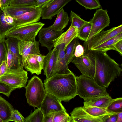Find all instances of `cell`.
<instances>
[{"mask_svg":"<svg viewBox=\"0 0 122 122\" xmlns=\"http://www.w3.org/2000/svg\"><path fill=\"white\" fill-rule=\"evenodd\" d=\"M78 29L76 27L71 25L69 29L53 41L54 47L62 43L65 44V49L67 45L75 38L77 37Z\"/></svg>","mask_w":122,"mask_h":122,"instance_id":"obj_17","label":"cell"},{"mask_svg":"<svg viewBox=\"0 0 122 122\" xmlns=\"http://www.w3.org/2000/svg\"><path fill=\"white\" fill-rule=\"evenodd\" d=\"M43 122H72V119L66 111L51 113L44 116Z\"/></svg>","mask_w":122,"mask_h":122,"instance_id":"obj_21","label":"cell"},{"mask_svg":"<svg viewBox=\"0 0 122 122\" xmlns=\"http://www.w3.org/2000/svg\"><path fill=\"white\" fill-rule=\"evenodd\" d=\"M63 31L55 30L50 26L42 28L38 33L39 42L41 46L46 47L49 51L54 47L53 41L59 36Z\"/></svg>","mask_w":122,"mask_h":122,"instance_id":"obj_11","label":"cell"},{"mask_svg":"<svg viewBox=\"0 0 122 122\" xmlns=\"http://www.w3.org/2000/svg\"><path fill=\"white\" fill-rule=\"evenodd\" d=\"M25 118L16 109H14L11 113L7 122L13 121L16 122H25Z\"/></svg>","mask_w":122,"mask_h":122,"instance_id":"obj_37","label":"cell"},{"mask_svg":"<svg viewBox=\"0 0 122 122\" xmlns=\"http://www.w3.org/2000/svg\"><path fill=\"white\" fill-rule=\"evenodd\" d=\"M24 67L32 74L37 75L41 74L42 68L41 66L34 54H29L25 56L23 60Z\"/></svg>","mask_w":122,"mask_h":122,"instance_id":"obj_19","label":"cell"},{"mask_svg":"<svg viewBox=\"0 0 122 122\" xmlns=\"http://www.w3.org/2000/svg\"><path fill=\"white\" fill-rule=\"evenodd\" d=\"M68 66L66 63L65 58L54 61L51 77L56 74H65L71 73L72 71L69 69Z\"/></svg>","mask_w":122,"mask_h":122,"instance_id":"obj_26","label":"cell"},{"mask_svg":"<svg viewBox=\"0 0 122 122\" xmlns=\"http://www.w3.org/2000/svg\"><path fill=\"white\" fill-rule=\"evenodd\" d=\"M37 0H11L9 5H36Z\"/></svg>","mask_w":122,"mask_h":122,"instance_id":"obj_36","label":"cell"},{"mask_svg":"<svg viewBox=\"0 0 122 122\" xmlns=\"http://www.w3.org/2000/svg\"><path fill=\"white\" fill-rule=\"evenodd\" d=\"M11 0H0V6L3 9L9 5Z\"/></svg>","mask_w":122,"mask_h":122,"instance_id":"obj_46","label":"cell"},{"mask_svg":"<svg viewBox=\"0 0 122 122\" xmlns=\"http://www.w3.org/2000/svg\"><path fill=\"white\" fill-rule=\"evenodd\" d=\"M121 40H122V33L109 39L91 50L106 52L111 50H114V45Z\"/></svg>","mask_w":122,"mask_h":122,"instance_id":"obj_25","label":"cell"},{"mask_svg":"<svg viewBox=\"0 0 122 122\" xmlns=\"http://www.w3.org/2000/svg\"><path fill=\"white\" fill-rule=\"evenodd\" d=\"M34 55L41 66L42 68L43 66L44 63L45 56L40 54Z\"/></svg>","mask_w":122,"mask_h":122,"instance_id":"obj_45","label":"cell"},{"mask_svg":"<svg viewBox=\"0 0 122 122\" xmlns=\"http://www.w3.org/2000/svg\"><path fill=\"white\" fill-rule=\"evenodd\" d=\"M84 53L81 56H74L71 62L80 71L83 75L89 78H94L95 66L93 60L87 49L85 47Z\"/></svg>","mask_w":122,"mask_h":122,"instance_id":"obj_7","label":"cell"},{"mask_svg":"<svg viewBox=\"0 0 122 122\" xmlns=\"http://www.w3.org/2000/svg\"><path fill=\"white\" fill-rule=\"evenodd\" d=\"M113 99L109 95L84 100L83 106L96 107L107 110Z\"/></svg>","mask_w":122,"mask_h":122,"instance_id":"obj_18","label":"cell"},{"mask_svg":"<svg viewBox=\"0 0 122 122\" xmlns=\"http://www.w3.org/2000/svg\"><path fill=\"white\" fill-rule=\"evenodd\" d=\"M76 95L84 100L97 97L109 95L106 88L98 85L94 78L87 77L82 75L76 76Z\"/></svg>","mask_w":122,"mask_h":122,"instance_id":"obj_3","label":"cell"},{"mask_svg":"<svg viewBox=\"0 0 122 122\" xmlns=\"http://www.w3.org/2000/svg\"><path fill=\"white\" fill-rule=\"evenodd\" d=\"M39 46V41L36 40L34 41H19L18 49L20 55L22 56V63L23 64V59L27 55L40 54Z\"/></svg>","mask_w":122,"mask_h":122,"instance_id":"obj_15","label":"cell"},{"mask_svg":"<svg viewBox=\"0 0 122 122\" xmlns=\"http://www.w3.org/2000/svg\"><path fill=\"white\" fill-rule=\"evenodd\" d=\"M16 89L0 81V93L9 97L11 92Z\"/></svg>","mask_w":122,"mask_h":122,"instance_id":"obj_38","label":"cell"},{"mask_svg":"<svg viewBox=\"0 0 122 122\" xmlns=\"http://www.w3.org/2000/svg\"><path fill=\"white\" fill-rule=\"evenodd\" d=\"M24 67L21 66L19 68L9 69L0 77V81L15 89L25 87L28 77L27 72Z\"/></svg>","mask_w":122,"mask_h":122,"instance_id":"obj_6","label":"cell"},{"mask_svg":"<svg viewBox=\"0 0 122 122\" xmlns=\"http://www.w3.org/2000/svg\"><path fill=\"white\" fill-rule=\"evenodd\" d=\"M15 26L6 22L4 12L0 6V39L5 38V35L6 32Z\"/></svg>","mask_w":122,"mask_h":122,"instance_id":"obj_29","label":"cell"},{"mask_svg":"<svg viewBox=\"0 0 122 122\" xmlns=\"http://www.w3.org/2000/svg\"><path fill=\"white\" fill-rule=\"evenodd\" d=\"M117 113L104 116L102 118L103 122H116L117 118Z\"/></svg>","mask_w":122,"mask_h":122,"instance_id":"obj_41","label":"cell"},{"mask_svg":"<svg viewBox=\"0 0 122 122\" xmlns=\"http://www.w3.org/2000/svg\"><path fill=\"white\" fill-rule=\"evenodd\" d=\"M91 23H88L84 25L78 31L77 37L79 39L86 42L89 35L91 27Z\"/></svg>","mask_w":122,"mask_h":122,"instance_id":"obj_34","label":"cell"},{"mask_svg":"<svg viewBox=\"0 0 122 122\" xmlns=\"http://www.w3.org/2000/svg\"><path fill=\"white\" fill-rule=\"evenodd\" d=\"M79 39L77 37L74 39L66 46L65 50V59L68 65L71 62L74 57V52L76 46L79 43Z\"/></svg>","mask_w":122,"mask_h":122,"instance_id":"obj_27","label":"cell"},{"mask_svg":"<svg viewBox=\"0 0 122 122\" xmlns=\"http://www.w3.org/2000/svg\"><path fill=\"white\" fill-rule=\"evenodd\" d=\"M46 92L61 101L69 102L76 95V76L72 72L65 74H56L44 80Z\"/></svg>","mask_w":122,"mask_h":122,"instance_id":"obj_2","label":"cell"},{"mask_svg":"<svg viewBox=\"0 0 122 122\" xmlns=\"http://www.w3.org/2000/svg\"><path fill=\"white\" fill-rule=\"evenodd\" d=\"M0 122H3L2 120L0 117Z\"/></svg>","mask_w":122,"mask_h":122,"instance_id":"obj_48","label":"cell"},{"mask_svg":"<svg viewBox=\"0 0 122 122\" xmlns=\"http://www.w3.org/2000/svg\"><path fill=\"white\" fill-rule=\"evenodd\" d=\"M56 48L54 47L53 49L49 51L46 56L42 69L44 74L46 76V79L51 77L52 68L54 62L55 53Z\"/></svg>","mask_w":122,"mask_h":122,"instance_id":"obj_23","label":"cell"},{"mask_svg":"<svg viewBox=\"0 0 122 122\" xmlns=\"http://www.w3.org/2000/svg\"><path fill=\"white\" fill-rule=\"evenodd\" d=\"M40 108L44 116L53 112L66 111L61 100L55 96L46 92Z\"/></svg>","mask_w":122,"mask_h":122,"instance_id":"obj_10","label":"cell"},{"mask_svg":"<svg viewBox=\"0 0 122 122\" xmlns=\"http://www.w3.org/2000/svg\"><path fill=\"white\" fill-rule=\"evenodd\" d=\"M44 115L40 108L35 109L33 112H31L27 117L25 122H43Z\"/></svg>","mask_w":122,"mask_h":122,"instance_id":"obj_31","label":"cell"},{"mask_svg":"<svg viewBox=\"0 0 122 122\" xmlns=\"http://www.w3.org/2000/svg\"><path fill=\"white\" fill-rule=\"evenodd\" d=\"M45 24L37 22L24 25L15 26L6 33L5 37H13L20 41H34L40 29Z\"/></svg>","mask_w":122,"mask_h":122,"instance_id":"obj_5","label":"cell"},{"mask_svg":"<svg viewBox=\"0 0 122 122\" xmlns=\"http://www.w3.org/2000/svg\"><path fill=\"white\" fill-rule=\"evenodd\" d=\"M36 7L37 6L35 5H9L2 9L3 10L5 14L14 17L21 15L32 10Z\"/></svg>","mask_w":122,"mask_h":122,"instance_id":"obj_20","label":"cell"},{"mask_svg":"<svg viewBox=\"0 0 122 122\" xmlns=\"http://www.w3.org/2000/svg\"><path fill=\"white\" fill-rule=\"evenodd\" d=\"M7 37L5 41L7 48L10 50L15 57V63L13 68H19L21 66H24L22 56L20 55L18 49L19 40L12 37Z\"/></svg>","mask_w":122,"mask_h":122,"instance_id":"obj_16","label":"cell"},{"mask_svg":"<svg viewBox=\"0 0 122 122\" xmlns=\"http://www.w3.org/2000/svg\"><path fill=\"white\" fill-rule=\"evenodd\" d=\"M86 10L97 9L102 7L99 0H75Z\"/></svg>","mask_w":122,"mask_h":122,"instance_id":"obj_32","label":"cell"},{"mask_svg":"<svg viewBox=\"0 0 122 122\" xmlns=\"http://www.w3.org/2000/svg\"><path fill=\"white\" fill-rule=\"evenodd\" d=\"M5 40V38L0 39V66L4 61H6L8 49Z\"/></svg>","mask_w":122,"mask_h":122,"instance_id":"obj_35","label":"cell"},{"mask_svg":"<svg viewBox=\"0 0 122 122\" xmlns=\"http://www.w3.org/2000/svg\"><path fill=\"white\" fill-rule=\"evenodd\" d=\"M42 9L36 7L20 15L13 17L15 26L38 22L41 17Z\"/></svg>","mask_w":122,"mask_h":122,"instance_id":"obj_12","label":"cell"},{"mask_svg":"<svg viewBox=\"0 0 122 122\" xmlns=\"http://www.w3.org/2000/svg\"><path fill=\"white\" fill-rule=\"evenodd\" d=\"M52 0H37V7H40L42 9L47 5Z\"/></svg>","mask_w":122,"mask_h":122,"instance_id":"obj_42","label":"cell"},{"mask_svg":"<svg viewBox=\"0 0 122 122\" xmlns=\"http://www.w3.org/2000/svg\"><path fill=\"white\" fill-rule=\"evenodd\" d=\"M8 69L6 61H4L0 66V77L6 72Z\"/></svg>","mask_w":122,"mask_h":122,"instance_id":"obj_43","label":"cell"},{"mask_svg":"<svg viewBox=\"0 0 122 122\" xmlns=\"http://www.w3.org/2000/svg\"><path fill=\"white\" fill-rule=\"evenodd\" d=\"M107 110L108 112L115 113L122 111V98L113 99L107 107Z\"/></svg>","mask_w":122,"mask_h":122,"instance_id":"obj_33","label":"cell"},{"mask_svg":"<svg viewBox=\"0 0 122 122\" xmlns=\"http://www.w3.org/2000/svg\"><path fill=\"white\" fill-rule=\"evenodd\" d=\"M84 51V47L79 43L75 47L74 56L76 57H80L83 55Z\"/></svg>","mask_w":122,"mask_h":122,"instance_id":"obj_40","label":"cell"},{"mask_svg":"<svg viewBox=\"0 0 122 122\" xmlns=\"http://www.w3.org/2000/svg\"><path fill=\"white\" fill-rule=\"evenodd\" d=\"M72 0H52L42 9V19L51 20L66 5Z\"/></svg>","mask_w":122,"mask_h":122,"instance_id":"obj_13","label":"cell"},{"mask_svg":"<svg viewBox=\"0 0 122 122\" xmlns=\"http://www.w3.org/2000/svg\"><path fill=\"white\" fill-rule=\"evenodd\" d=\"M83 107L88 113L95 117H103L116 113L108 112L106 109L96 107L83 106Z\"/></svg>","mask_w":122,"mask_h":122,"instance_id":"obj_28","label":"cell"},{"mask_svg":"<svg viewBox=\"0 0 122 122\" xmlns=\"http://www.w3.org/2000/svg\"><path fill=\"white\" fill-rule=\"evenodd\" d=\"M6 63L9 69L13 68L15 63L14 56L10 50L8 49Z\"/></svg>","mask_w":122,"mask_h":122,"instance_id":"obj_39","label":"cell"},{"mask_svg":"<svg viewBox=\"0 0 122 122\" xmlns=\"http://www.w3.org/2000/svg\"><path fill=\"white\" fill-rule=\"evenodd\" d=\"M57 17L51 27L53 30L61 31L67 25L69 19L67 13L62 8L57 14Z\"/></svg>","mask_w":122,"mask_h":122,"instance_id":"obj_22","label":"cell"},{"mask_svg":"<svg viewBox=\"0 0 122 122\" xmlns=\"http://www.w3.org/2000/svg\"><path fill=\"white\" fill-rule=\"evenodd\" d=\"M117 118L116 122H122V111L117 113Z\"/></svg>","mask_w":122,"mask_h":122,"instance_id":"obj_47","label":"cell"},{"mask_svg":"<svg viewBox=\"0 0 122 122\" xmlns=\"http://www.w3.org/2000/svg\"><path fill=\"white\" fill-rule=\"evenodd\" d=\"M87 49L95 63V81L100 86L108 87L111 82L120 75L121 68L106 52Z\"/></svg>","mask_w":122,"mask_h":122,"instance_id":"obj_1","label":"cell"},{"mask_svg":"<svg viewBox=\"0 0 122 122\" xmlns=\"http://www.w3.org/2000/svg\"><path fill=\"white\" fill-rule=\"evenodd\" d=\"M14 109L10 103L0 95V117L3 122H7Z\"/></svg>","mask_w":122,"mask_h":122,"instance_id":"obj_24","label":"cell"},{"mask_svg":"<svg viewBox=\"0 0 122 122\" xmlns=\"http://www.w3.org/2000/svg\"><path fill=\"white\" fill-rule=\"evenodd\" d=\"M72 122H103L102 117H95L86 111L82 107H76L70 113Z\"/></svg>","mask_w":122,"mask_h":122,"instance_id":"obj_14","label":"cell"},{"mask_svg":"<svg viewBox=\"0 0 122 122\" xmlns=\"http://www.w3.org/2000/svg\"><path fill=\"white\" fill-rule=\"evenodd\" d=\"M70 20L71 23V25L77 28L78 32L84 25L89 22V21H86L81 18L71 10L70 12Z\"/></svg>","mask_w":122,"mask_h":122,"instance_id":"obj_30","label":"cell"},{"mask_svg":"<svg viewBox=\"0 0 122 122\" xmlns=\"http://www.w3.org/2000/svg\"><path fill=\"white\" fill-rule=\"evenodd\" d=\"M115 50L117 51L121 56L122 55V40L116 43L114 45Z\"/></svg>","mask_w":122,"mask_h":122,"instance_id":"obj_44","label":"cell"},{"mask_svg":"<svg viewBox=\"0 0 122 122\" xmlns=\"http://www.w3.org/2000/svg\"><path fill=\"white\" fill-rule=\"evenodd\" d=\"M122 33V25L102 31L93 36L86 42L85 46L88 50L103 43L109 39Z\"/></svg>","mask_w":122,"mask_h":122,"instance_id":"obj_9","label":"cell"},{"mask_svg":"<svg viewBox=\"0 0 122 122\" xmlns=\"http://www.w3.org/2000/svg\"><path fill=\"white\" fill-rule=\"evenodd\" d=\"M25 96L27 103L34 108H40L46 95L44 84L38 77L34 75L28 81Z\"/></svg>","mask_w":122,"mask_h":122,"instance_id":"obj_4","label":"cell"},{"mask_svg":"<svg viewBox=\"0 0 122 122\" xmlns=\"http://www.w3.org/2000/svg\"><path fill=\"white\" fill-rule=\"evenodd\" d=\"M89 21L91 23V27L86 41L104 28L109 26L110 19L107 14V10L102 8L97 10L93 18Z\"/></svg>","mask_w":122,"mask_h":122,"instance_id":"obj_8","label":"cell"}]
</instances>
